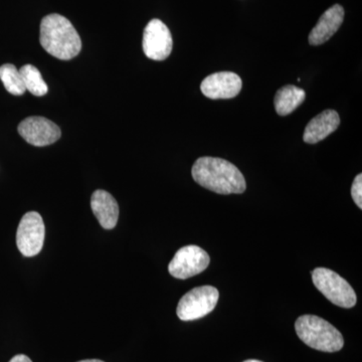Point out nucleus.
Segmentation results:
<instances>
[{
	"mask_svg": "<svg viewBox=\"0 0 362 362\" xmlns=\"http://www.w3.org/2000/svg\"><path fill=\"white\" fill-rule=\"evenodd\" d=\"M243 82L237 74L218 71L202 81L201 90L209 99H232L240 94Z\"/></svg>",
	"mask_w": 362,
	"mask_h": 362,
	"instance_id": "obj_10",
	"label": "nucleus"
},
{
	"mask_svg": "<svg viewBox=\"0 0 362 362\" xmlns=\"http://www.w3.org/2000/svg\"><path fill=\"white\" fill-rule=\"evenodd\" d=\"M305 97V90L301 88L295 87V86L288 85L281 88L276 93L275 96V109L276 112L280 116H287L292 112L296 110L298 107L303 103Z\"/></svg>",
	"mask_w": 362,
	"mask_h": 362,
	"instance_id": "obj_14",
	"label": "nucleus"
},
{
	"mask_svg": "<svg viewBox=\"0 0 362 362\" xmlns=\"http://www.w3.org/2000/svg\"><path fill=\"white\" fill-rule=\"evenodd\" d=\"M9 362H33L30 361V357L25 356V354H18L13 357Z\"/></svg>",
	"mask_w": 362,
	"mask_h": 362,
	"instance_id": "obj_18",
	"label": "nucleus"
},
{
	"mask_svg": "<svg viewBox=\"0 0 362 362\" xmlns=\"http://www.w3.org/2000/svg\"><path fill=\"white\" fill-rule=\"evenodd\" d=\"M40 42L51 56L62 61L76 58L82 49V40L77 30L61 14H49L42 18Z\"/></svg>",
	"mask_w": 362,
	"mask_h": 362,
	"instance_id": "obj_2",
	"label": "nucleus"
},
{
	"mask_svg": "<svg viewBox=\"0 0 362 362\" xmlns=\"http://www.w3.org/2000/svg\"><path fill=\"white\" fill-rule=\"evenodd\" d=\"M0 80L4 83L7 92L21 96L26 90L21 71L13 64H4L0 66Z\"/></svg>",
	"mask_w": 362,
	"mask_h": 362,
	"instance_id": "obj_15",
	"label": "nucleus"
},
{
	"mask_svg": "<svg viewBox=\"0 0 362 362\" xmlns=\"http://www.w3.org/2000/svg\"><path fill=\"white\" fill-rule=\"evenodd\" d=\"M340 124V117L337 111L325 110L308 123L304 131L303 140L308 144L322 141L331 133L337 131Z\"/></svg>",
	"mask_w": 362,
	"mask_h": 362,
	"instance_id": "obj_13",
	"label": "nucleus"
},
{
	"mask_svg": "<svg viewBox=\"0 0 362 362\" xmlns=\"http://www.w3.org/2000/svg\"><path fill=\"white\" fill-rule=\"evenodd\" d=\"M45 223L37 211H30L21 218L16 233V245L21 254L28 258L37 256L45 242Z\"/></svg>",
	"mask_w": 362,
	"mask_h": 362,
	"instance_id": "obj_6",
	"label": "nucleus"
},
{
	"mask_svg": "<svg viewBox=\"0 0 362 362\" xmlns=\"http://www.w3.org/2000/svg\"><path fill=\"white\" fill-rule=\"evenodd\" d=\"M312 280L317 289L330 302L342 308H352L356 304V294L341 276L326 268L312 272Z\"/></svg>",
	"mask_w": 362,
	"mask_h": 362,
	"instance_id": "obj_4",
	"label": "nucleus"
},
{
	"mask_svg": "<svg viewBox=\"0 0 362 362\" xmlns=\"http://www.w3.org/2000/svg\"><path fill=\"white\" fill-rule=\"evenodd\" d=\"M78 362H104V361H99V359H86V361H81Z\"/></svg>",
	"mask_w": 362,
	"mask_h": 362,
	"instance_id": "obj_19",
	"label": "nucleus"
},
{
	"mask_svg": "<svg viewBox=\"0 0 362 362\" xmlns=\"http://www.w3.org/2000/svg\"><path fill=\"white\" fill-rule=\"evenodd\" d=\"M344 20V9L339 4L331 6L319 18L315 28L309 35V44L320 45L329 40L339 30Z\"/></svg>",
	"mask_w": 362,
	"mask_h": 362,
	"instance_id": "obj_11",
	"label": "nucleus"
},
{
	"mask_svg": "<svg viewBox=\"0 0 362 362\" xmlns=\"http://www.w3.org/2000/svg\"><path fill=\"white\" fill-rule=\"evenodd\" d=\"M211 263L209 254L202 247L187 246L178 250L171 259L168 271L173 277L185 280L202 273Z\"/></svg>",
	"mask_w": 362,
	"mask_h": 362,
	"instance_id": "obj_7",
	"label": "nucleus"
},
{
	"mask_svg": "<svg viewBox=\"0 0 362 362\" xmlns=\"http://www.w3.org/2000/svg\"><path fill=\"white\" fill-rule=\"evenodd\" d=\"M25 89L37 97L45 96L49 88L45 84L40 71L33 65H25L20 70Z\"/></svg>",
	"mask_w": 362,
	"mask_h": 362,
	"instance_id": "obj_16",
	"label": "nucleus"
},
{
	"mask_svg": "<svg viewBox=\"0 0 362 362\" xmlns=\"http://www.w3.org/2000/svg\"><path fill=\"white\" fill-rule=\"evenodd\" d=\"M192 175L197 185L218 194H240L247 188L240 169L225 159L202 157L192 166Z\"/></svg>",
	"mask_w": 362,
	"mask_h": 362,
	"instance_id": "obj_1",
	"label": "nucleus"
},
{
	"mask_svg": "<svg viewBox=\"0 0 362 362\" xmlns=\"http://www.w3.org/2000/svg\"><path fill=\"white\" fill-rule=\"evenodd\" d=\"M18 133L26 142L37 147L54 144L61 138V129L57 124L44 117H28L21 121Z\"/></svg>",
	"mask_w": 362,
	"mask_h": 362,
	"instance_id": "obj_9",
	"label": "nucleus"
},
{
	"mask_svg": "<svg viewBox=\"0 0 362 362\" xmlns=\"http://www.w3.org/2000/svg\"><path fill=\"white\" fill-rule=\"evenodd\" d=\"M90 207L100 225L106 230H112L118 223L119 206L109 192L99 189L90 197Z\"/></svg>",
	"mask_w": 362,
	"mask_h": 362,
	"instance_id": "obj_12",
	"label": "nucleus"
},
{
	"mask_svg": "<svg viewBox=\"0 0 362 362\" xmlns=\"http://www.w3.org/2000/svg\"><path fill=\"white\" fill-rule=\"evenodd\" d=\"M295 329L305 344L319 351L337 352L344 345L341 333L332 324L318 316L299 317L295 323Z\"/></svg>",
	"mask_w": 362,
	"mask_h": 362,
	"instance_id": "obj_3",
	"label": "nucleus"
},
{
	"mask_svg": "<svg viewBox=\"0 0 362 362\" xmlns=\"http://www.w3.org/2000/svg\"><path fill=\"white\" fill-rule=\"evenodd\" d=\"M143 52L154 61H164L170 56L173 40L170 30L160 20L150 21L143 33Z\"/></svg>",
	"mask_w": 362,
	"mask_h": 362,
	"instance_id": "obj_8",
	"label": "nucleus"
},
{
	"mask_svg": "<svg viewBox=\"0 0 362 362\" xmlns=\"http://www.w3.org/2000/svg\"><path fill=\"white\" fill-rule=\"evenodd\" d=\"M244 362H263V361H256V359H249V361H246Z\"/></svg>",
	"mask_w": 362,
	"mask_h": 362,
	"instance_id": "obj_20",
	"label": "nucleus"
},
{
	"mask_svg": "<svg viewBox=\"0 0 362 362\" xmlns=\"http://www.w3.org/2000/svg\"><path fill=\"white\" fill-rule=\"evenodd\" d=\"M218 293L213 286H202L190 290L178 303V318L182 321H192L206 316L216 308L218 304Z\"/></svg>",
	"mask_w": 362,
	"mask_h": 362,
	"instance_id": "obj_5",
	"label": "nucleus"
},
{
	"mask_svg": "<svg viewBox=\"0 0 362 362\" xmlns=\"http://www.w3.org/2000/svg\"><path fill=\"white\" fill-rule=\"evenodd\" d=\"M351 197L359 209H362V175H358L354 178L351 187Z\"/></svg>",
	"mask_w": 362,
	"mask_h": 362,
	"instance_id": "obj_17",
	"label": "nucleus"
}]
</instances>
